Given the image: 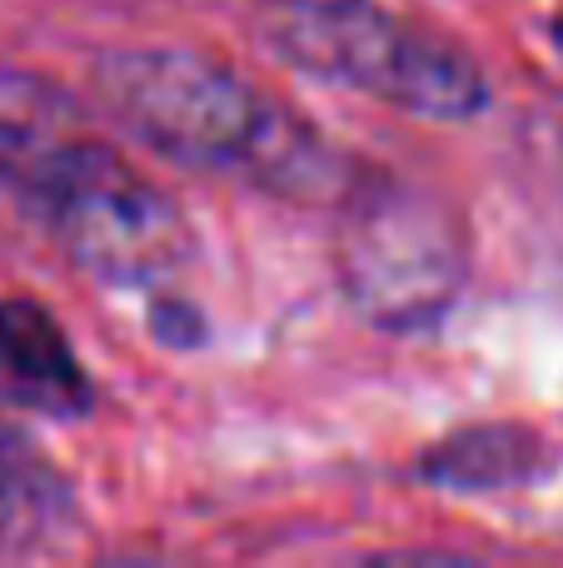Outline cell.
<instances>
[{
    "label": "cell",
    "instance_id": "cell-3",
    "mask_svg": "<svg viewBox=\"0 0 563 568\" xmlns=\"http://www.w3.org/2000/svg\"><path fill=\"white\" fill-rule=\"evenodd\" d=\"M265 45L299 75L345 85L419 120H474L489 75L459 40L379 0H265L255 16Z\"/></svg>",
    "mask_w": 563,
    "mask_h": 568
},
{
    "label": "cell",
    "instance_id": "cell-1",
    "mask_svg": "<svg viewBox=\"0 0 563 568\" xmlns=\"http://www.w3.org/2000/svg\"><path fill=\"white\" fill-rule=\"evenodd\" d=\"M0 185L105 284L155 290L195 255L175 200L85 130L55 85L16 65H0Z\"/></svg>",
    "mask_w": 563,
    "mask_h": 568
},
{
    "label": "cell",
    "instance_id": "cell-5",
    "mask_svg": "<svg viewBox=\"0 0 563 568\" xmlns=\"http://www.w3.org/2000/svg\"><path fill=\"white\" fill-rule=\"evenodd\" d=\"M0 409L40 419H80L95 409V384L65 324L30 294L0 300Z\"/></svg>",
    "mask_w": 563,
    "mask_h": 568
},
{
    "label": "cell",
    "instance_id": "cell-7",
    "mask_svg": "<svg viewBox=\"0 0 563 568\" xmlns=\"http://www.w3.org/2000/svg\"><path fill=\"white\" fill-rule=\"evenodd\" d=\"M544 459L549 444L524 424H474L434 444L419 459V474L449 494H504L534 479Z\"/></svg>",
    "mask_w": 563,
    "mask_h": 568
},
{
    "label": "cell",
    "instance_id": "cell-6",
    "mask_svg": "<svg viewBox=\"0 0 563 568\" xmlns=\"http://www.w3.org/2000/svg\"><path fill=\"white\" fill-rule=\"evenodd\" d=\"M70 519H75V499L65 474L10 419V409H0V549H45L55 534L70 529Z\"/></svg>",
    "mask_w": 563,
    "mask_h": 568
},
{
    "label": "cell",
    "instance_id": "cell-2",
    "mask_svg": "<svg viewBox=\"0 0 563 568\" xmlns=\"http://www.w3.org/2000/svg\"><path fill=\"white\" fill-rule=\"evenodd\" d=\"M95 85L110 115L150 150L235 175L265 195L335 210L365 180V165L319 135L315 120L199 50H110L95 65Z\"/></svg>",
    "mask_w": 563,
    "mask_h": 568
},
{
    "label": "cell",
    "instance_id": "cell-8",
    "mask_svg": "<svg viewBox=\"0 0 563 568\" xmlns=\"http://www.w3.org/2000/svg\"><path fill=\"white\" fill-rule=\"evenodd\" d=\"M549 36H554L559 55H563V0H554V20H549Z\"/></svg>",
    "mask_w": 563,
    "mask_h": 568
},
{
    "label": "cell",
    "instance_id": "cell-4",
    "mask_svg": "<svg viewBox=\"0 0 563 568\" xmlns=\"http://www.w3.org/2000/svg\"><path fill=\"white\" fill-rule=\"evenodd\" d=\"M335 270L349 304L379 329H429L469 280V245L454 210L434 195L365 170L335 205Z\"/></svg>",
    "mask_w": 563,
    "mask_h": 568
}]
</instances>
